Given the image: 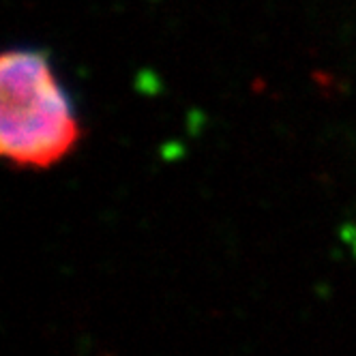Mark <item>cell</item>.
I'll return each mask as SVG.
<instances>
[{
  "mask_svg": "<svg viewBox=\"0 0 356 356\" xmlns=\"http://www.w3.org/2000/svg\"><path fill=\"white\" fill-rule=\"evenodd\" d=\"M0 150L19 168H49L80 140L71 99L45 52L9 49L0 63Z\"/></svg>",
  "mask_w": 356,
  "mask_h": 356,
  "instance_id": "obj_1",
  "label": "cell"
}]
</instances>
